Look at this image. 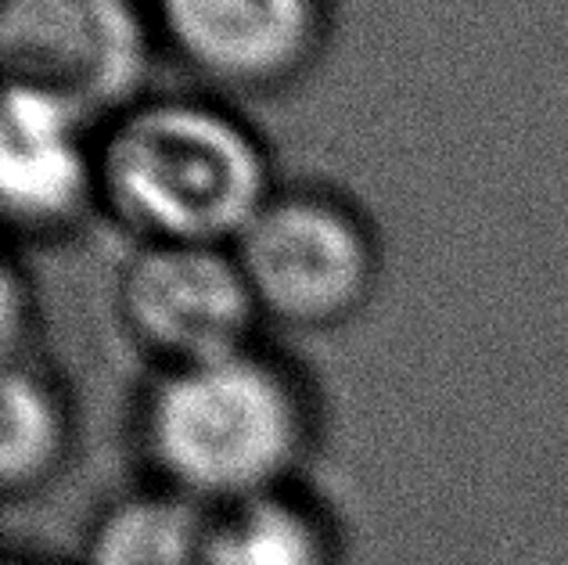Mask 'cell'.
Instances as JSON below:
<instances>
[{"mask_svg":"<svg viewBox=\"0 0 568 565\" xmlns=\"http://www.w3.org/2000/svg\"><path fill=\"white\" fill-rule=\"evenodd\" d=\"M310 440L303 382L256 346L159 371L141 407V447L162 490L209 512L292 486Z\"/></svg>","mask_w":568,"mask_h":565,"instance_id":"obj_1","label":"cell"},{"mask_svg":"<svg viewBox=\"0 0 568 565\" xmlns=\"http://www.w3.org/2000/svg\"><path fill=\"white\" fill-rule=\"evenodd\" d=\"M274 191L256 138L202 101H144L98 148V199L141 245H234Z\"/></svg>","mask_w":568,"mask_h":565,"instance_id":"obj_2","label":"cell"},{"mask_svg":"<svg viewBox=\"0 0 568 565\" xmlns=\"http://www.w3.org/2000/svg\"><path fill=\"white\" fill-rule=\"evenodd\" d=\"M231 249L260 314L292 329L346 324L378 281L367 224L346 202L317 191H274Z\"/></svg>","mask_w":568,"mask_h":565,"instance_id":"obj_3","label":"cell"},{"mask_svg":"<svg viewBox=\"0 0 568 565\" xmlns=\"http://www.w3.org/2000/svg\"><path fill=\"white\" fill-rule=\"evenodd\" d=\"M8 87L77 112L83 123L130 105L148 69L133 0H0Z\"/></svg>","mask_w":568,"mask_h":565,"instance_id":"obj_4","label":"cell"},{"mask_svg":"<svg viewBox=\"0 0 568 565\" xmlns=\"http://www.w3.org/2000/svg\"><path fill=\"white\" fill-rule=\"evenodd\" d=\"M115 306L159 371L256 346L263 317L231 245H141L119 274Z\"/></svg>","mask_w":568,"mask_h":565,"instance_id":"obj_5","label":"cell"},{"mask_svg":"<svg viewBox=\"0 0 568 565\" xmlns=\"http://www.w3.org/2000/svg\"><path fill=\"white\" fill-rule=\"evenodd\" d=\"M187 62L231 87L288 80L321 37V0H155Z\"/></svg>","mask_w":568,"mask_h":565,"instance_id":"obj_6","label":"cell"},{"mask_svg":"<svg viewBox=\"0 0 568 565\" xmlns=\"http://www.w3.org/2000/svg\"><path fill=\"white\" fill-rule=\"evenodd\" d=\"M83 127L77 112L8 87L0 123V191L11 224L54 234L98 199V155L87 152Z\"/></svg>","mask_w":568,"mask_h":565,"instance_id":"obj_7","label":"cell"},{"mask_svg":"<svg viewBox=\"0 0 568 565\" xmlns=\"http://www.w3.org/2000/svg\"><path fill=\"white\" fill-rule=\"evenodd\" d=\"M213 565H342L335 523L295 486L209 512Z\"/></svg>","mask_w":568,"mask_h":565,"instance_id":"obj_8","label":"cell"},{"mask_svg":"<svg viewBox=\"0 0 568 565\" xmlns=\"http://www.w3.org/2000/svg\"><path fill=\"white\" fill-rule=\"evenodd\" d=\"M0 483L11 497L33 494L62 472L77 425L72 404L51 371L11 356L0 390Z\"/></svg>","mask_w":568,"mask_h":565,"instance_id":"obj_9","label":"cell"},{"mask_svg":"<svg viewBox=\"0 0 568 565\" xmlns=\"http://www.w3.org/2000/svg\"><path fill=\"white\" fill-rule=\"evenodd\" d=\"M209 508L173 490L109 504L87 537L83 565H213Z\"/></svg>","mask_w":568,"mask_h":565,"instance_id":"obj_10","label":"cell"},{"mask_svg":"<svg viewBox=\"0 0 568 565\" xmlns=\"http://www.w3.org/2000/svg\"><path fill=\"white\" fill-rule=\"evenodd\" d=\"M8 565H43V562H29V558H14V562H8Z\"/></svg>","mask_w":568,"mask_h":565,"instance_id":"obj_11","label":"cell"}]
</instances>
